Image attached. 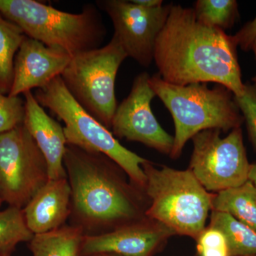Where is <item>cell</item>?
<instances>
[{
  "label": "cell",
  "instance_id": "20",
  "mask_svg": "<svg viewBox=\"0 0 256 256\" xmlns=\"http://www.w3.org/2000/svg\"><path fill=\"white\" fill-rule=\"evenodd\" d=\"M33 236L22 208L10 206L0 210V255H11L18 244L30 242Z\"/></svg>",
  "mask_w": 256,
  "mask_h": 256
},
{
  "label": "cell",
  "instance_id": "24",
  "mask_svg": "<svg viewBox=\"0 0 256 256\" xmlns=\"http://www.w3.org/2000/svg\"><path fill=\"white\" fill-rule=\"evenodd\" d=\"M234 100L246 122L249 137L256 150V84H244L242 96H234Z\"/></svg>",
  "mask_w": 256,
  "mask_h": 256
},
{
  "label": "cell",
  "instance_id": "31",
  "mask_svg": "<svg viewBox=\"0 0 256 256\" xmlns=\"http://www.w3.org/2000/svg\"><path fill=\"white\" fill-rule=\"evenodd\" d=\"M0 256H11L10 255H0Z\"/></svg>",
  "mask_w": 256,
  "mask_h": 256
},
{
  "label": "cell",
  "instance_id": "28",
  "mask_svg": "<svg viewBox=\"0 0 256 256\" xmlns=\"http://www.w3.org/2000/svg\"><path fill=\"white\" fill-rule=\"evenodd\" d=\"M252 50H254V54H255L256 60V40L254 42V44H252ZM252 80L256 84V76L252 78Z\"/></svg>",
  "mask_w": 256,
  "mask_h": 256
},
{
  "label": "cell",
  "instance_id": "17",
  "mask_svg": "<svg viewBox=\"0 0 256 256\" xmlns=\"http://www.w3.org/2000/svg\"><path fill=\"white\" fill-rule=\"evenodd\" d=\"M212 210L224 212L256 230V188L250 181L214 195Z\"/></svg>",
  "mask_w": 256,
  "mask_h": 256
},
{
  "label": "cell",
  "instance_id": "19",
  "mask_svg": "<svg viewBox=\"0 0 256 256\" xmlns=\"http://www.w3.org/2000/svg\"><path fill=\"white\" fill-rule=\"evenodd\" d=\"M26 36L20 26L0 13V92L4 95L11 90L15 55Z\"/></svg>",
  "mask_w": 256,
  "mask_h": 256
},
{
  "label": "cell",
  "instance_id": "16",
  "mask_svg": "<svg viewBox=\"0 0 256 256\" xmlns=\"http://www.w3.org/2000/svg\"><path fill=\"white\" fill-rule=\"evenodd\" d=\"M84 236L78 227L65 224L52 232L35 234L28 248L32 256H82Z\"/></svg>",
  "mask_w": 256,
  "mask_h": 256
},
{
  "label": "cell",
  "instance_id": "25",
  "mask_svg": "<svg viewBox=\"0 0 256 256\" xmlns=\"http://www.w3.org/2000/svg\"><path fill=\"white\" fill-rule=\"evenodd\" d=\"M233 36L237 46H240L242 50H252L256 40V16L252 21L246 24Z\"/></svg>",
  "mask_w": 256,
  "mask_h": 256
},
{
  "label": "cell",
  "instance_id": "12",
  "mask_svg": "<svg viewBox=\"0 0 256 256\" xmlns=\"http://www.w3.org/2000/svg\"><path fill=\"white\" fill-rule=\"evenodd\" d=\"M174 235L162 224L144 218L108 233L85 236L82 256H154L166 239Z\"/></svg>",
  "mask_w": 256,
  "mask_h": 256
},
{
  "label": "cell",
  "instance_id": "22",
  "mask_svg": "<svg viewBox=\"0 0 256 256\" xmlns=\"http://www.w3.org/2000/svg\"><path fill=\"white\" fill-rule=\"evenodd\" d=\"M24 118L25 100L0 92V134L24 124Z\"/></svg>",
  "mask_w": 256,
  "mask_h": 256
},
{
  "label": "cell",
  "instance_id": "14",
  "mask_svg": "<svg viewBox=\"0 0 256 256\" xmlns=\"http://www.w3.org/2000/svg\"><path fill=\"white\" fill-rule=\"evenodd\" d=\"M25 100L24 124L46 160L50 180L66 178L64 159L67 141L64 128L44 110L32 92L23 94Z\"/></svg>",
  "mask_w": 256,
  "mask_h": 256
},
{
  "label": "cell",
  "instance_id": "23",
  "mask_svg": "<svg viewBox=\"0 0 256 256\" xmlns=\"http://www.w3.org/2000/svg\"><path fill=\"white\" fill-rule=\"evenodd\" d=\"M196 240L198 256H230L226 238L218 229L205 228Z\"/></svg>",
  "mask_w": 256,
  "mask_h": 256
},
{
  "label": "cell",
  "instance_id": "9",
  "mask_svg": "<svg viewBox=\"0 0 256 256\" xmlns=\"http://www.w3.org/2000/svg\"><path fill=\"white\" fill-rule=\"evenodd\" d=\"M218 130H206L192 138L194 148L190 168L207 191L218 192L248 181L250 164L240 128L220 138Z\"/></svg>",
  "mask_w": 256,
  "mask_h": 256
},
{
  "label": "cell",
  "instance_id": "15",
  "mask_svg": "<svg viewBox=\"0 0 256 256\" xmlns=\"http://www.w3.org/2000/svg\"><path fill=\"white\" fill-rule=\"evenodd\" d=\"M70 200L67 178L48 180L22 208L30 232L44 234L65 225L70 215Z\"/></svg>",
  "mask_w": 256,
  "mask_h": 256
},
{
  "label": "cell",
  "instance_id": "8",
  "mask_svg": "<svg viewBox=\"0 0 256 256\" xmlns=\"http://www.w3.org/2000/svg\"><path fill=\"white\" fill-rule=\"evenodd\" d=\"M46 160L24 124L0 134V198L23 208L48 182Z\"/></svg>",
  "mask_w": 256,
  "mask_h": 256
},
{
  "label": "cell",
  "instance_id": "6",
  "mask_svg": "<svg viewBox=\"0 0 256 256\" xmlns=\"http://www.w3.org/2000/svg\"><path fill=\"white\" fill-rule=\"evenodd\" d=\"M34 95L42 107L63 121L67 144L108 156L124 170L133 184L144 192L146 176L142 165L148 160L122 146L110 130L88 114L70 95L60 76L37 89Z\"/></svg>",
  "mask_w": 256,
  "mask_h": 256
},
{
  "label": "cell",
  "instance_id": "21",
  "mask_svg": "<svg viewBox=\"0 0 256 256\" xmlns=\"http://www.w3.org/2000/svg\"><path fill=\"white\" fill-rule=\"evenodd\" d=\"M193 10L200 22L223 31L232 28L239 16L235 0H198Z\"/></svg>",
  "mask_w": 256,
  "mask_h": 256
},
{
  "label": "cell",
  "instance_id": "2",
  "mask_svg": "<svg viewBox=\"0 0 256 256\" xmlns=\"http://www.w3.org/2000/svg\"><path fill=\"white\" fill-rule=\"evenodd\" d=\"M72 191L70 225L96 236L144 218L140 192L124 170L102 153L67 144L64 159Z\"/></svg>",
  "mask_w": 256,
  "mask_h": 256
},
{
  "label": "cell",
  "instance_id": "1",
  "mask_svg": "<svg viewBox=\"0 0 256 256\" xmlns=\"http://www.w3.org/2000/svg\"><path fill=\"white\" fill-rule=\"evenodd\" d=\"M233 36L197 20L192 8L172 6L156 38L154 60L164 82L178 86L215 82L242 96V72Z\"/></svg>",
  "mask_w": 256,
  "mask_h": 256
},
{
  "label": "cell",
  "instance_id": "26",
  "mask_svg": "<svg viewBox=\"0 0 256 256\" xmlns=\"http://www.w3.org/2000/svg\"><path fill=\"white\" fill-rule=\"evenodd\" d=\"M133 2L146 8H154L162 6V0H132Z\"/></svg>",
  "mask_w": 256,
  "mask_h": 256
},
{
  "label": "cell",
  "instance_id": "10",
  "mask_svg": "<svg viewBox=\"0 0 256 256\" xmlns=\"http://www.w3.org/2000/svg\"><path fill=\"white\" fill-rule=\"evenodd\" d=\"M96 6L110 16L114 36L128 57L143 67L154 60L156 38L166 22L172 3L154 8L126 0H100Z\"/></svg>",
  "mask_w": 256,
  "mask_h": 256
},
{
  "label": "cell",
  "instance_id": "7",
  "mask_svg": "<svg viewBox=\"0 0 256 256\" xmlns=\"http://www.w3.org/2000/svg\"><path fill=\"white\" fill-rule=\"evenodd\" d=\"M127 58L120 44L112 36L106 46L72 57L60 76L75 100L108 130L118 107L116 76Z\"/></svg>",
  "mask_w": 256,
  "mask_h": 256
},
{
  "label": "cell",
  "instance_id": "11",
  "mask_svg": "<svg viewBox=\"0 0 256 256\" xmlns=\"http://www.w3.org/2000/svg\"><path fill=\"white\" fill-rule=\"evenodd\" d=\"M149 74H140L130 92L118 106L111 124L114 137L142 143L160 152L170 154L174 137L166 132L153 114L151 101L156 97L150 85Z\"/></svg>",
  "mask_w": 256,
  "mask_h": 256
},
{
  "label": "cell",
  "instance_id": "29",
  "mask_svg": "<svg viewBox=\"0 0 256 256\" xmlns=\"http://www.w3.org/2000/svg\"><path fill=\"white\" fill-rule=\"evenodd\" d=\"M96 256H119L114 255V254H101V255Z\"/></svg>",
  "mask_w": 256,
  "mask_h": 256
},
{
  "label": "cell",
  "instance_id": "30",
  "mask_svg": "<svg viewBox=\"0 0 256 256\" xmlns=\"http://www.w3.org/2000/svg\"><path fill=\"white\" fill-rule=\"evenodd\" d=\"M2 201L1 198H0V207H1L2 204Z\"/></svg>",
  "mask_w": 256,
  "mask_h": 256
},
{
  "label": "cell",
  "instance_id": "18",
  "mask_svg": "<svg viewBox=\"0 0 256 256\" xmlns=\"http://www.w3.org/2000/svg\"><path fill=\"white\" fill-rule=\"evenodd\" d=\"M210 226L223 233L230 256H256V230L248 226L228 214L212 210Z\"/></svg>",
  "mask_w": 256,
  "mask_h": 256
},
{
  "label": "cell",
  "instance_id": "32",
  "mask_svg": "<svg viewBox=\"0 0 256 256\" xmlns=\"http://www.w3.org/2000/svg\"></svg>",
  "mask_w": 256,
  "mask_h": 256
},
{
  "label": "cell",
  "instance_id": "13",
  "mask_svg": "<svg viewBox=\"0 0 256 256\" xmlns=\"http://www.w3.org/2000/svg\"><path fill=\"white\" fill-rule=\"evenodd\" d=\"M72 58L62 48L47 46L26 36L15 57L14 78L8 96H18L44 87L62 76Z\"/></svg>",
  "mask_w": 256,
  "mask_h": 256
},
{
  "label": "cell",
  "instance_id": "4",
  "mask_svg": "<svg viewBox=\"0 0 256 256\" xmlns=\"http://www.w3.org/2000/svg\"><path fill=\"white\" fill-rule=\"evenodd\" d=\"M0 13L26 36L62 48L72 57L100 48L107 35L98 8L92 3L73 14L35 0H0Z\"/></svg>",
  "mask_w": 256,
  "mask_h": 256
},
{
  "label": "cell",
  "instance_id": "3",
  "mask_svg": "<svg viewBox=\"0 0 256 256\" xmlns=\"http://www.w3.org/2000/svg\"><path fill=\"white\" fill-rule=\"evenodd\" d=\"M150 85L174 120L172 159L181 156L186 142L197 133L213 129L227 132L244 122L234 94L223 86L210 89L206 84L174 85L158 74L150 76Z\"/></svg>",
  "mask_w": 256,
  "mask_h": 256
},
{
  "label": "cell",
  "instance_id": "27",
  "mask_svg": "<svg viewBox=\"0 0 256 256\" xmlns=\"http://www.w3.org/2000/svg\"><path fill=\"white\" fill-rule=\"evenodd\" d=\"M248 180L255 185L256 188V163L250 164Z\"/></svg>",
  "mask_w": 256,
  "mask_h": 256
},
{
  "label": "cell",
  "instance_id": "5",
  "mask_svg": "<svg viewBox=\"0 0 256 256\" xmlns=\"http://www.w3.org/2000/svg\"><path fill=\"white\" fill-rule=\"evenodd\" d=\"M144 188L150 200L144 215L170 229L174 235L196 240L205 227L214 193L207 191L190 169L162 166L156 169L149 161L142 165Z\"/></svg>",
  "mask_w": 256,
  "mask_h": 256
}]
</instances>
